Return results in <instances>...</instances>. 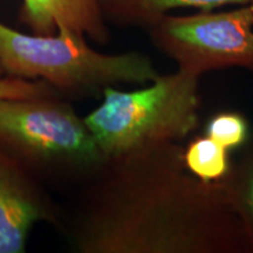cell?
I'll use <instances>...</instances> for the list:
<instances>
[{"instance_id": "5", "label": "cell", "mask_w": 253, "mask_h": 253, "mask_svg": "<svg viewBox=\"0 0 253 253\" xmlns=\"http://www.w3.org/2000/svg\"><path fill=\"white\" fill-rule=\"evenodd\" d=\"M62 217L48 186L0 148V253H24L36 224L59 231Z\"/></svg>"}, {"instance_id": "2", "label": "cell", "mask_w": 253, "mask_h": 253, "mask_svg": "<svg viewBox=\"0 0 253 253\" xmlns=\"http://www.w3.org/2000/svg\"><path fill=\"white\" fill-rule=\"evenodd\" d=\"M0 62L5 75L43 81L68 100L103 95L122 84H145L158 73L140 52L103 54L86 37L66 28L52 36L25 34L0 21Z\"/></svg>"}, {"instance_id": "8", "label": "cell", "mask_w": 253, "mask_h": 253, "mask_svg": "<svg viewBox=\"0 0 253 253\" xmlns=\"http://www.w3.org/2000/svg\"><path fill=\"white\" fill-rule=\"evenodd\" d=\"M227 149L212 138H197L189 145L184 160L189 171L197 176L201 182L217 181L227 172L229 161Z\"/></svg>"}, {"instance_id": "11", "label": "cell", "mask_w": 253, "mask_h": 253, "mask_svg": "<svg viewBox=\"0 0 253 253\" xmlns=\"http://www.w3.org/2000/svg\"><path fill=\"white\" fill-rule=\"evenodd\" d=\"M250 207H251V210L253 212V184H252L251 192H250Z\"/></svg>"}, {"instance_id": "12", "label": "cell", "mask_w": 253, "mask_h": 253, "mask_svg": "<svg viewBox=\"0 0 253 253\" xmlns=\"http://www.w3.org/2000/svg\"><path fill=\"white\" fill-rule=\"evenodd\" d=\"M1 77H5V72H4V68H2V66H1V62H0V78Z\"/></svg>"}, {"instance_id": "10", "label": "cell", "mask_w": 253, "mask_h": 253, "mask_svg": "<svg viewBox=\"0 0 253 253\" xmlns=\"http://www.w3.org/2000/svg\"><path fill=\"white\" fill-rule=\"evenodd\" d=\"M59 94L43 81H31L25 79L5 77L0 78V100L21 99V97L41 96V95Z\"/></svg>"}, {"instance_id": "3", "label": "cell", "mask_w": 253, "mask_h": 253, "mask_svg": "<svg viewBox=\"0 0 253 253\" xmlns=\"http://www.w3.org/2000/svg\"><path fill=\"white\" fill-rule=\"evenodd\" d=\"M198 75L183 69L158 75L150 86L108 87L102 103L84 118L107 157L184 137L198 122Z\"/></svg>"}, {"instance_id": "6", "label": "cell", "mask_w": 253, "mask_h": 253, "mask_svg": "<svg viewBox=\"0 0 253 253\" xmlns=\"http://www.w3.org/2000/svg\"><path fill=\"white\" fill-rule=\"evenodd\" d=\"M19 20L38 36L66 28L99 45L109 40L100 0H23Z\"/></svg>"}, {"instance_id": "4", "label": "cell", "mask_w": 253, "mask_h": 253, "mask_svg": "<svg viewBox=\"0 0 253 253\" xmlns=\"http://www.w3.org/2000/svg\"><path fill=\"white\" fill-rule=\"evenodd\" d=\"M148 30L154 45L183 71L198 77L230 67L253 72V13L250 4L223 12L167 14Z\"/></svg>"}, {"instance_id": "13", "label": "cell", "mask_w": 253, "mask_h": 253, "mask_svg": "<svg viewBox=\"0 0 253 253\" xmlns=\"http://www.w3.org/2000/svg\"><path fill=\"white\" fill-rule=\"evenodd\" d=\"M250 5H251V7H252V13H253V0H252L251 4H250Z\"/></svg>"}, {"instance_id": "9", "label": "cell", "mask_w": 253, "mask_h": 253, "mask_svg": "<svg viewBox=\"0 0 253 253\" xmlns=\"http://www.w3.org/2000/svg\"><path fill=\"white\" fill-rule=\"evenodd\" d=\"M248 135V125L237 114H220L208 126V136L224 148L238 147L244 143Z\"/></svg>"}, {"instance_id": "1", "label": "cell", "mask_w": 253, "mask_h": 253, "mask_svg": "<svg viewBox=\"0 0 253 253\" xmlns=\"http://www.w3.org/2000/svg\"><path fill=\"white\" fill-rule=\"evenodd\" d=\"M0 148L48 188L72 191L108 158L84 118L60 94L0 100Z\"/></svg>"}, {"instance_id": "7", "label": "cell", "mask_w": 253, "mask_h": 253, "mask_svg": "<svg viewBox=\"0 0 253 253\" xmlns=\"http://www.w3.org/2000/svg\"><path fill=\"white\" fill-rule=\"evenodd\" d=\"M104 19L120 27H147L177 8L213 11L227 5L244 6L252 0H100Z\"/></svg>"}]
</instances>
